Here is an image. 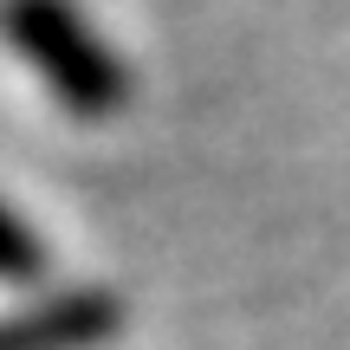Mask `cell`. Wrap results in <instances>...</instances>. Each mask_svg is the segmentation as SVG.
<instances>
[{
  "label": "cell",
  "instance_id": "7a4b0ae2",
  "mask_svg": "<svg viewBox=\"0 0 350 350\" xmlns=\"http://www.w3.org/2000/svg\"><path fill=\"white\" fill-rule=\"evenodd\" d=\"M124 331V299L111 286H52L0 305V350H104Z\"/></svg>",
  "mask_w": 350,
  "mask_h": 350
},
{
  "label": "cell",
  "instance_id": "6da1fadb",
  "mask_svg": "<svg viewBox=\"0 0 350 350\" xmlns=\"http://www.w3.org/2000/svg\"><path fill=\"white\" fill-rule=\"evenodd\" d=\"M0 46L78 124H104L130 104L124 52L85 20L78 0H0Z\"/></svg>",
  "mask_w": 350,
  "mask_h": 350
},
{
  "label": "cell",
  "instance_id": "3957f363",
  "mask_svg": "<svg viewBox=\"0 0 350 350\" xmlns=\"http://www.w3.org/2000/svg\"><path fill=\"white\" fill-rule=\"evenodd\" d=\"M39 273H46V240H39V227L0 195V286H33Z\"/></svg>",
  "mask_w": 350,
  "mask_h": 350
}]
</instances>
